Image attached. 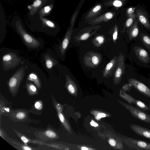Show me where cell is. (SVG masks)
<instances>
[{
    "label": "cell",
    "mask_w": 150,
    "mask_h": 150,
    "mask_svg": "<svg viewBox=\"0 0 150 150\" xmlns=\"http://www.w3.org/2000/svg\"><path fill=\"white\" fill-rule=\"evenodd\" d=\"M16 25L18 32L27 46L32 49L38 48L40 46V42L25 31L19 21L16 22Z\"/></svg>",
    "instance_id": "6da1fadb"
},
{
    "label": "cell",
    "mask_w": 150,
    "mask_h": 150,
    "mask_svg": "<svg viewBox=\"0 0 150 150\" xmlns=\"http://www.w3.org/2000/svg\"><path fill=\"white\" fill-rule=\"evenodd\" d=\"M123 104L133 117L150 124V115L131 104L124 103Z\"/></svg>",
    "instance_id": "7a4b0ae2"
},
{
    "label": "cell",
    "mask_w": 150,
    "mask_h": 150,
    "mask_svg": "<svg viewBox=\"0 0 150 150\" xmlns=\"http://www.w3.org/2000/svg\"><path fill=\"white\" fill-rule=\"evenodd\" d=\"M21 59L14 53H9L2 57V63L4 69L8 70L16 67L21 62Z\"/></svg>",
    "instance_id": "3957f363"
},
{
    "label": "cell",
    "mask_w": 150,
    "mask_h": 150,
    "mask_svg": "<svg viewBox=\"0 0 150 150\" xmlns=\"http://www.w3.org/2000/svg\"><path fill=\"white\" fill-rule=\"evenodd\" d=\"M125 143L137 150H150V143L142 140L130 138L125 139Z\"/></svg>",
    "instance_id": "277c9868"
},
{
    "label": "cell",
    "mask_w": 150,
    "mask_h": 150,
    "mask_svg": "<svg viewBox=\"0 0 150 150\" xmlns=\"http://www.w3.org/2000/svg\"><path fill=\"white\" fill-rule=\"evenodd\" d=\"M128 81L133 87L141 94L150 98V88L135 79L131 78Z\"/></svg>",
    "instance_id": "5b68a950"
},
{
    "label": "cell",
    "mask_w": 150,
    "mask_h": 150,
    "mask_svg": "<svg viewBox=\"0 0 150 150\" xmlns=\"http://www.w3.org/2000/svg\"><path fill=\"white\" fill-rule=\"evenodd\" d=\"M25 69L24 67H21L11 76L8 83L10 88L15 87L22 81L24 76Z\"/></svg>",
    "instance_id": "8992f818"
},
{
    "label": "cell",
    "mask_w": 150,
    "mask_h": 150,
    "mask_svg": "<svg viewBox=\"0 0 150 150\" xmlns=\"http://www.w3.org/2000/svg\"><path fill=\"white\" fill-rule=\"evenodd\" d=\"M134 52L137 58L142 62L145 64L150 63V58L148 52L142 47L135 46Z\"/></svg>",
    "instance_id": "52a82bcc"
},
{
    "label": "cell",
    "mask_w": 150,
    "mask_h": 150,
    "mask_svg": "<svg viewBox=\"0 0 150 150\" xmlns=\"http://www.w3.org/2000/svg\"><path fill=\"white\" fill-rule=\"evenodd\" d=\"M130 127L136 134L150 140V129L133 124L130 125Z\"/></svg>",
    "instance_id": "ba28073f"
},
{
    "label": "cell",
    "mask_w": 150,
    "mask_h": 150,
    "mask_svg": "<svg viewBox=\"0 0 150 150\" xmlns=\"http://www.w3.org/2000/svg\"><path fill=\"white\" fill-rule=\"evenodd\" d=\"M125 57L123 54H120L118 60L117 68L115 72V76L118 81L121 80L125 72Z\"/></svg>",
    "instance_id": "9c48e42d"
},
{
    "label": "cell",
    "mask_w": 150,
    "mask_h": 150,
    "mask_svg": "<svg viewBox=\"0 0 150 150\" xmlns=\"http://www.w3.org/2000/svg\"><path fill=\"white\" fill-rule=\"evenodd\" d=\"M137 16L141 24L148 29H150V23L144 13L141 10L137 9L136 10Z\"/></svg>",
    "instance_id": "30bf717a"
},
{
    "label": "cell",
    "mask_w": 150,
    "mask_h": 150,
    "mask_svg": "<svg viewBox=\"0 0 150 150\" xmlns=\"http://www.w3.org/2000/svg\"><path fill=\"white\" fill-rule=\"evenodd\" d=\"M139 33L138 21L137 20H136L130 29L129 34V40H130L136 38L138 35Z\"/></svg>",
    "instance_id": "8fae6325"
},
{
    "label": "cell",
    "mask_w": 150,
    "mask_h": 150,
    "mask_svg": "<svg viewBox=\"0 0 150 150\" xmlns=\"http://www.w3.org/2000/svg\"><path fill=\"white\" fill-rule=\"evenodd\" d=\"M69 35L67 34L62 42L59 48L62 55H63L68 45L69 40Z\"/></svg>",
    "instance_id": "7c38bea8"
},
{
    "label": "cell",
    "mask_w": 150,
    "mask_h": 150,
    "mask_svg": "<svg viewBox=\"0 0 150 150\" xmlns=\"http://www.w3.org/2000/svg\"><path fill=\"white\" fill-rule=\"evenodd\" d=\"M140 39L144 45L150 51V37L147 35L142 33L140 35Z\"/></svg>",
    "instance_id": "4fadbf2b"
},
{
    "label": "cell",
    "mask_w": 150,
    "mask_h": 150,
    "mask_svg": "<svg viewBox=\"0 0 150 150\" xmlns=\"http://www.w3.org/2000/svg\"><path fill=\"white\" fill-rule=\"evenodd\" d=\"M138 108L144 111L150 110V106L146 104L141 100L135 99L134 103Z\"/></svg>",
    "instance_id": "5bb4252c"
},
{
    "label": "cell",
    "mask_w": 150,
    "mask_h": 150,
    "mask_svg": "<svg viewBox=\"0 0 150 150\" xmlns=\"http://www.w3.org/2000/svg\"><path fill=\"white\" fill-rule=\"evenodd\" d=\"M120 96L130 104H134L135 99L129 94L120 91Z\"/></svg>",
    "instance_id": "9a60e30c"
},
{
    "label": "cell",
    "mask_w": 150,
    "mask_h": 150,
    "mask_svg": "<svg viewBox=\"0 0 150 150\" xmlns=\"http://www.w3.org/2000/svg\"><path fill=\"white\" fill-rule=\"evenodd\" d=\"M45 64L48 69H51L55 64L54 60L49 55H46L45 56Z\"/></svg>",
    "instance_id": "2e32d148"
},
{
    "label": "cell",
    "mask_w": 150,
    "mask_h": 150,
    "mask_svg": "<svg viewBox=\"0 0 150 150\" xmlns=\"http://www.w3.org/2000/svg\"><path fill=\"white\" fill-rule=\"evenodd\" d=\"M135 18V14H133L132 16H129L125 23V26L127 28L130 27L132 24Z\"/></svg>",
    "instance_id": "e0dca14e"
},
{
    "label": "cell",
    "mask_w": 150,
    "mask_h": 150,
    "mask_svg": "<svg viewBox=\"0 0 150 150\" xmlns=\"http://www.w3.org/2000/svg\"><path fill=\"white\" fill-rule=\"evenodd\" d=\"M41 20L45 25L50 28H54L55 27L54 24L51 21L49 20L42 18Z\"/></svg>",
    "instance_id": "ac0fdd59"
},
{
    "label": "cell",
    "mask_w": 150,
    "mask_h": 150,
    "mask_svg": "<svg viewBox=\"0 0 150 150\" xmlns=\"http://www.w3.org/2000/svg\"><path fill=\"white\" fill-rule=\"evenodd\" d=\"M46 135L48 137L53 138L56 137V135L54 132L50 130H47L45 133Z\"/></svg>",
    "instance_id": "d6986e66"
},
{
    "label": "cell",
    "mask_w": 150,
    "mask_h": 150,
    "mask_svg": "<svg viewBox=\"0 0 150 150\" xmlns=\"http://www.w3.org/2000/svg\"><path fill=\"white\" fill-rule=\"evenodd\" d=\"M42 3L41 0H35L33 2L32 6L35 8L39 7Z\"/></svg>",
    "instance_id": "ffe728a7"
},
{
    "label": "cell",
    "mask_w": 150,
    "mask_h": 150,
    "mask_svg": "<svg viewBox=\"0 0 150 150\" xmlns=\"http://www.w3.org/2000/svg\"><path fill=\"white\" fill-rule=\"evenodd\" d=\"M133 87L132 85L129 83H128L126 84L123 86V89L125 91H129L131 88Z\"/></svg>",
    "instance_id": "44dd1931"
},
{
    "label": "cell",
    "mask_w": 150,
    "mask_h": 150,
    "mask_svg": "<svg viewBox=\"0 0 150 150\" xmlns=\"http://www.w3.org/2000/svg\"><path fill=\"white\" fill-rule=\"evenodd\" d=\"M25 116V115L24 113L22 112H20L17 114L16 117L18 119H22L24 118Z\"/></svg>",
    "instance_id": "7402d4cb"
},
{
    "label": "cell",
    "mask_w": 150,
    "mask_h": 150,
    "mask_svg": "<svg viewBox=\"0 0 150 150\" xmlns=\"http://www.w3.org/2000/svg\"><path fill=\"white\" fill-rule=\"evenodd\" d=\"M113 5L116 7H120L122 5V3L119 0H116L114 1Z\"/></svg>",
    "instance_id": "603a6c76"
},
{
    "label": "cell",
    "mask_w": 150,
    "mask_h": 150,
    "mask_svg": "<svg viewBox=\"0 0 150 150\" xmlns=\"http://www.w3.org/2000/svg\"><path fill=\"white\" fill-rule=\"evenodd\" d=\"M134 9L133 8H130L127 10V14L129 16H132L134 11Z\"/></svg>",
    "instance_id": "cb8c5ba5"
},
{
    "label": "cell",
    "mask_w": 150,
    "mask_h": 150,
    "mask_svg": "<svg viewBox=\"0 0 150 150\" xmlns=\"http://www.w3.org/2000/svg\"><path fill=\"white\" fill-rule=\"evenodd\" d=\"M89 36V34L88 33H85L82 35L80 37V39L82 40H85L87 39Z\"/></svg>",
    "instance_id": "d4e9b609"
},
{
    "label": "cell",
    "mask_w": 150,
    "mask_h": 150,
    "mask_svg": "<svg viewBox=\"0 0 150 150\" xmlns=\"http://www.w3.org/2000/svg\"><path fill=\"white\" fill-rule=\"evenodd\" d=\"M96 40L99 43L101 44L103 42L104 39L103 37L99 36L96 38Z\"/></svg>",
    "instance_id": "484cf974"
},
{
    "label": "cell",
    "mask_w": 150,
    "mask_h": 150,
    "mask_svg": "<svg viewBox=\"0 0 150 150\" xmlns=\"http://www.w3.org/2000/svg\"><path fill=\"white\" fill-rule=\"evenodd\" d=\"M113 61L111 62L108 63L106 67V69L107 70H109L113 66Z\"/></svg>",
    "instance_id": "4316f807"
},
{
    "label": "cell",
    "mask_w": 150,
    "mask_h": 150,
    "mask_svg": "<svg viewBox=\"0 0 150 150\" xmlns=\"http://www.w3.org/2000/svg\"><path fill=\"white\" fill-rule=\"evenodd\" d=\"M106 115L105 114L103 113H99L98 114L96 117V118L99 119L102 117H104L106 116Z\"/></svg>",
    "instance_id": "83f0119b"
},
{
    "label": "cell",
    "mask_w": 150,
    "mask_h": 150,
    "mask_svg": "<svg viewBox=\"0 0 150 150\" xmlns=\"http://www.w3.org/2000/svg\"><path fill=\"white\" fill-rule=\"evenodd\" d=\"M92 61L94 64H97L98 62V57L95 56L93 57Z\"/></svg>",
    "instance_id": "f1b7e54d"
},
{
    "label": "cell",
    "mask_w": 150,
    "mask_h": 150,
    "mask_svg": "<svg viewBox=\"0 0 150 150\" xmlns=\"http://www.w3.org/2000/svg\"><path fill=\"white\" fill-rule=\"evenodd\" d=\"M68 89L69 91L71 93H74V89L73 86L72 85L69 84V85L68 86Z\"/></svg>",
    "instance_id": "f546056e"
},
{
    "label": "cell",
    "mask_w": 150,
    "mask_h": 150,
    "mask_svg": "<svg viewBox=\"0 0 150 150\" xmlns=\"http://www.w3.org/2000/svg\"><path fill=\"white\" fill-rule=\"evenodd\" d=\"M105 17L108 19H110L112 17L113 14L110 12H108L105 14Z\"/></svg>",
    "instance_id": "4dcf8cb0"
},
{
    "label": "cell",
    "mask_w": 150,
    "mask_h": 150,
    "mask_svg": "<svg viewBox=\"0 0 150 150\" xmlns=\"http://www.w3.org/2000/svg\"><path fill=\"white\" fill-rule=\"evenodd\" d=\"M109 142L110 144L113 146H115L116 144L115 141L113 139H110L109 140Z\"/></svg>",
    "instance_id": "1f68e13d"
},
{
    "label": "cell",
    "mask_w": 150,
    "mask_h": 150,
    "mask_svg": "<svg viewBox=\"0 0 150 150\" xmlns=\"http://www.w3.org/2000/svg\"><path fill=\"white\" fill-rule=\"evenodd\" d=\"M117 29L116 28H115V31L113 34V39L114 41H115L117 39Z\"/></svg>",
    "instance_id": "d6a6232c"
},
{
    "label": "cell",
    "mask_w": 150,
    "mask_h": 150,
    "mask_svg": "<svg viewBox=\"0 0 150 150\" xmlns=\"http://www.w3.org/2000/svg\"><path fill=\"white\" fill-rule=\"evenodd\" d=\"M101 6L100 5H98L95 7L93 10V12H96L99 10L101 8Z\"/></svg>",
    "instance_id": "836d02e7"
},
{
    "label": "cell",
    "mask_w": 150,
    "mask_h": 150,
    "mask_svg": "<svg viewBox=\"0 0 150 150\" xmlns=\"http://www.w3.org/2000/svg\"><path fill=\"white\" fill-rule=\"evenodd\" d=\"M50 10V7L49 6H46L44 8L43 11L45 13L49 12Z\"/></svg>",
    "instance_id": "e575fe53"
},
{
    "label": "cell",
    "mask_w": 150,
    "mask_h": 150,
    "mask_svg": "<svg viewBox=\"0 0 150 150\" xmlns=\"http://www.w3.org/2000/svg\"><path fill=\"white\" fill-rule=\"evenodd\" d=\"M58 116L60 121L62 122H63L64 121V119L62 114L61 113H59Z\"/></svg>",
    "instance_id": "d590c367"
},
{
    "label": "cell",
    "mask_w": 150,
    "mask_h": 150,
    "mask_svg": "<svg viewBox=\"0 0 150 150\" xmlns=\"http://www.w3.org/2000/svg\"><path fill=\"white\" fill-rule=\"evenodd\" d=\"M91 125L93 126L96 127L98 126V124L94 122L92 120L90 122Z\"/></svg>",
    "instance_id": "8d00e7d4"
},
{
    "label": "cell",
    "mask_w": 150,
    "mask_h": 150,
    "mask_svg": "<svg viewBox=\"0 0 150 150\" xmlns=\"http://www.w3.org/2000/svg\"><path fill=\"white\" fill-rule=\"evenodd\" d=\"M21 139L22 140V141L24 142L25 143H27L28 142V140L24 136H22L21 137Z\"/></svg>",
    "instance_id": "74e56055"
},
{
    "label": "cell",
    "mask_w": 150,
    "mask_h": 150,
    "mask_svg": "<svg viewBox=\"0 0 150 150\" xmlns=\"http://www.w3.org/2000/svg\"><path fill=\"white\" fill-rule=\"evenodd\" d=\"M35 107L37 109H39L41 106V104L38 102H36L35 104Z\"/></svg>",
    "instance_id": "f35d334b"
},
{
    "label": "cell",
    "mask_w": 150,
    "mask_h": 150,
    "mask_svg": "<svg viewBox=\"0 0 150 150\" xmlns=\"http://www.w3.org/2000/svg\"><path fill=\"white\" fill-rule=\"evenodd\" d=\"M30 77L32 79H37V76H36L34 74H31L30 75Z\"/></svg>",
    "instance_id": "ab89813d"
},
{
    "label": "cell",
    "mask_w": 150,
    "mask_h": 150,
    "mask_svg": "<svg viewBox=\"0 0 150 150\" xmlns=\"http://www.w3.org/2000/svg\"><path fill=\"white\" fill-rule=\"evenodd\" d=\"M30 88V89L33 91H36V88L33 85H31Z\"/></svg>",
    "instance_id": "60d3db41"
},
{
    "label": "cell",
    "mask_w": 150,
    "mask_h": 150,
    "mask_svg": "<svg viewBox=\"0 0 150 150\" xmlns=\"http://www.w3.org/2000/svg\"><path fill=\"white\" fill-rule=\"evenodd\" d=\"M24 149H25V150H31V149L30 148H29V147H23Z\"/></svg>",
    "instance_id": "b9f144b4"
},
{
    "label": "cell",
    "mask_w": 150,
    "mask_h": 150,
    "mask_svg": "<svg viewBox=\"0 0 150 150\" xmlns=\"http://www.w3.org/2000/svg\"><path fill=\"white\" fill-rule=\"evenodd\" d=\"M88 149L87 148L84 147H82L81 148V149L83 150H88Z\"/></svg>",
    "instance_id": "7bdbcfd3"
},
{
    "label": "cell",
    "mask_w": 150,
    "mask_h": 150,
    "mask_svg": "<svg viewBox=\"0 0 150 150\" xmlns=\"http://www.w3.org/2000/svg\"><path fill=\"white\" fill-rule=\"evenodd\" d=\"M5 110H6V111H7L8 112H9V109L8 108L7 109H6V108H5Z\"/></svg>",
    "instance_id": "ee69618b"
}]
</instances>
